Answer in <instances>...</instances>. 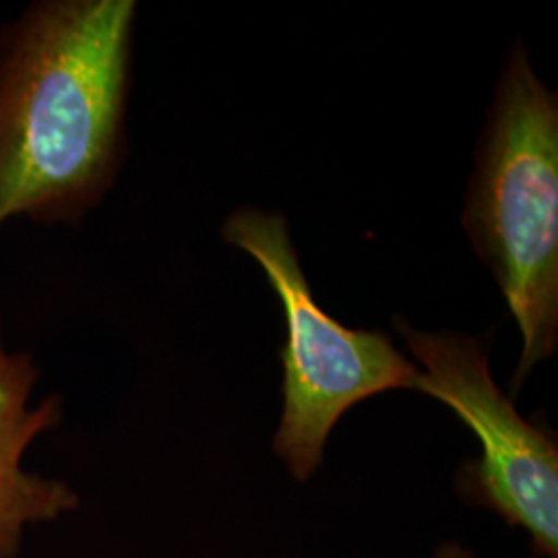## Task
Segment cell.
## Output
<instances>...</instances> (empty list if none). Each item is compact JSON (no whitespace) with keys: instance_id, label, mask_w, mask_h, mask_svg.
<instances>
[{"instance_id":"obj_5","label":"cell","mask_w":558,"mask_h":558,"mask_svg":"<svg viewBox=\"0 0 558 558\" xmlns=\"http://www.w3.org/2000/svg\"><path fill=\"white\" fill-rule=\"evenodd\" d=\"M38 377L29 354L4 348L0 323V558L17 557L27 527L52 523L80 507L69 484L23 468L29 445L62 418L59 396L32 403Z\"/></svg>"},{"instance_id":"obj_1","label":"cell","mask_w":558,"mask_h":558,"mask_svg":"<svg viewBox=\"0 0 558 558\" xmlns=\"http://www.w3.org/2000/svg\"><path fill=\"white\" fill-rule=\"evenodd\" d=\"M133 0H40L0 32V226H75L122 158Z\"/></svg>"},{"instance_id":"obj_3","label":"cell","mask_w":558,"mask_h":558,"mask_svg":"<svg viewBox=\"0 0 558 558\" xmlns=\"http://www.w3.org/2000/svg\"><path fill=\"white\" fill-rule=\"evenodd\" d=\"M223 239L259 263L281 302L288 343L281 350L283 414L274 449L294 478L308 480L345 410L383 391H416L420 371L387 336L345 329L323 313L281 216L242 209L226 221Z\"/></svg>"},{"instance_id":"obj_4","label":"cell","mask_w":558,"mask_h":558,"mask_svg":"<svg viewBox=\"0 0 558 558\" xmlns=\"http://www.w3.org/2000/svg\"><path fill=\"white\" fill-rule=\"evenodd\" d=\"M399 331L424 368L416 391L447 403L478 437L482 459L468 478L478 499L523 527L539 557L558 555V451L555 439L521 418L495 385L478 339Z\"/></svg>"},{"instance_id":"obj_2","label":"cell","mask_w":558,"mask_h":558,"mask_svg":"<svg viewBox=\"0 0 558 558\" xmlns=\"http://www.w3.org/2000/svg\"><path fill=\"white\" fill-rule=\"evenodd\" d=\"M465 228L493 267L523 339L513 379L555 354L558 331L557 96L518 48L500 81Z\"/></svg>"},{"instance_id":"obj_6","label":"cell","mask_w":558,"mask_h":558,"mask_svg":"<svg viewBox=\"0 0 558 558\" xmlns=\"http://www.w3.org/2000/svg\"><path fill=\"white\" fill-rule=\"evenodd\" d=\"M435 558H474L468 550H463L458 544H442Z\"/></svg>"}]
</instances>
